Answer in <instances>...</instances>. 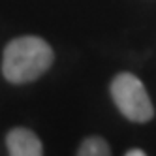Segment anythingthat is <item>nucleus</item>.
I'll return each mask as SVG.
<instances>
[{
	"label": "nucleus",
	"instance_id": "obj_4",
	"mask_svg": "<svg viewBox=\"0 0 156 156\" xmlns=\"http://www.w3.org/2000/svg\"><path fill=\"white\" fill-rule=\"evenodd\" d=\"M77 154L79 156H109L111 154V147H109V143L104 137L92 136V137H87L79 145Z\"/></svg>",
	"mask_w": 156,
	"mask_h": 156
},
{
	"label": "nucleus",
	"instance_id": "obj_1",
	"mask_svg": "<svg viewBox=\"0 0 156 156\" xmlns=\"http://www.w3.org/2000/svg\"><path fill=\"white\" fill-rule=\"evenodd\" d=\"M55 60L51 45L38 36H21L12 40L2 53V73L13 85L36 81Z\"/></svg>",
	"mask_w": 156,
	"mask_h": 156
},
{
	"label": "nucleus",
	"instance_id": "obj_5",
	"mask_svg": "<svg viewBox=\"0 0 156 156\" xmlns=\"http://www.w3.org/2000/svg\"><path fill=\"white\" fill-rule=\"evenodd\" d=\"M126 156H145V151H141V149H132V151L126 152Z\"/></svg>",
	"mask_w": 156,
	"mask_h": 156
},
{
	"label": "nucleus",
	"instance_id": "obj_2",
	"mask_svg": "<svg viewBox=\"0 0 156 156\" xmlns=\"http://www.w3.org/2000/svg\"><path fill=\"white\" fill-rule=\"evenodd\" d=\"M111 96L119 111L132 122H149L154 117V107L147 88L133 73H119L111 81Z\"/></svg>",
	"mask_w": 156,
	"mask_h": 156
},
{
	"label": "nucleus",
	"instance_id": "obj_3",
	"mask_svg": "<svg viewBox=\"0 0 156 156\" xmlns=\"http://www.w3.org/2000/svg\"><path fill=\"white\" fill-rule=\"evenodd\" d=\"M6 147L12 156H41L43 145L28 128H12L6 136Z\"/></svg>",
	"mask_w": 156,
	"mask_h": 156
}]
</instances>
